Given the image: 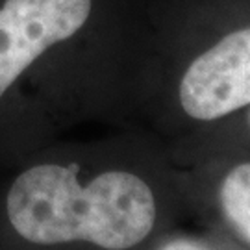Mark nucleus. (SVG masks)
Segmentation results:
<instances>
[{
  "label": "nucleus",
  "mask_w": 250,
  "mask_h": 250,
  "mask_svg": "<svg viewBox=\"0 0 250 250\" xmlns=\"http://www.w3.org/2000/svg\"><path fill=\"white\" fill-rule=\"evenodd\" d=\"M0 182V250H139L160 198L137 170L78 158H22Z\"/></svg>",
  "instance_id": "nucleus-1"
},
{
  "label": "nucleus",
  "mask_w": 250,
  "mask_h": 250,
  "mask_svg": "<svg viewBox=\"0 0 250 250\" xmlns=\"http://www.w3.org/2000/svg\"><path fill=\"white\" fill-rule=\"evenodd\" d=\"M154 250H219L198 239H191V237H170L167 241L158 243Z\"/></svg>",
  "instance_id": "nucleus-5"
},
{
  "label": "nucleus",
  "mask_w": 250,
  "mask_h": 250,
  "mask_svg": "<svg viewBox=\"0 0 250 250\" xmlns=\"http://www.w3.org/2000/svg\"><path fill=\"white\" fill-rule=\"evenodd\" d=\"M93 0H6L0 8V160H8L15 87L54 45L89 21Z\"/></svg>",
  "instance_id": "nucleus-2"
},
{
  "label": "nucleus",
  "mask_w": 250,
  "mask_h": 250,
  "mask_svg": "<svg viewBox=\"0 0 250 250\" xmlns=\"http://www.w3.org/2000/svg\"><path fill=\"white\" fill-rule=\"evenodd\" d=\"M178 102L197 121H217L250 106V26L226 34L189 63Z\"/></svg>",
  "instance_id": "nucleus-3"
},
{
  "label": "nucleus",
  "mask_w": 250,
  "mask_h": 250,
  "mask_svg": "<svg viewBox=\"0 0 250 250\" xmlns=\"http://www.w3.org/2000/svg\"><path fill=\"white\" fill-rule=\"evenodd\" d=\"M219 200L228 223L250 243V161L235 165L224 176Z\"/></svg>",
  "instance_id": "nucleus-4"
}]
</instances>
